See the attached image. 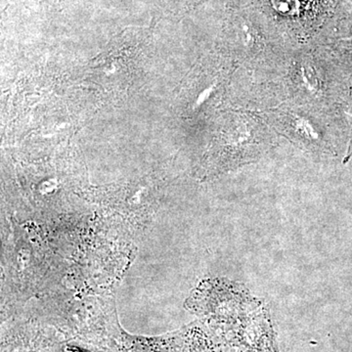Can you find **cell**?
<instances>
[{
    "label": "cell",
    "mask_w": 352,
    "mask_h": 352,
    "mask_svg": "<svg viewBox=\"0 0 352 352\" xmlns=\"http://www.w3.org/2000/svg\"><path fill=\"white\" fill-rule=\"evenodd\" d=\"M300 75L303 87L309 94H317L320 89V82H319L318 75H317L314 67L311 64H302L300 68Z\"/></svg>",
    "instance_id": "cell-1"
},
{
    "label": "cell",
    "mask_w": 352,
    "mask_h": 352,
    "mask_svg": "<svg viewBox=\"0 0 352 352\" xmlns=\"http://www.w3.org/2000/svg\"><path fill=\"white\" fill-rule=\"evenodd\" d=\"M296 131L300 132L303 138L309 139V140H317L319 139L318 133L316 129L312 126L309 120L305 118H298L295 122Z\"/></svg>",
    "instance_id": "cell-2"
},
{
    "label": "cell",
    "mask_w": 352,
    "mask_h": 352,
    "mask_svg": "<svg viewBox=\"0 0 352 352\" xmlns=\"http://www.w3.org/2000/svg\"><path fill=\"white\" fill-rule=\"evenodd\" d=\"M241 38L245 46H250L254 41V34L249 25H242L241 28Z\"/></svg>",
    "instance_id": "cell-3"
}]
</instances>
